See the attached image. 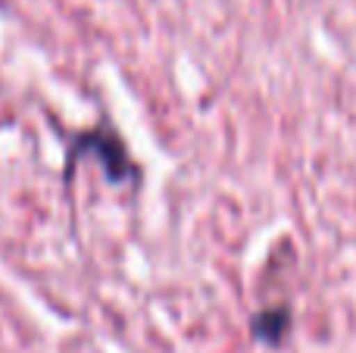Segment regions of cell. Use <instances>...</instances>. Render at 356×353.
<instances>
[{
    "label": "cell",
    "mask_w": 356,
    "mask_h": 353,
    "mask_svg": "<svg viewBox=\"0 0 356 353\" xmlns=\"http://www.w3.org/2000/svg\"><path fill=\"white\" fill-rule=\"evenodd\" d=\"M284 325H288V316H284L282 310H278V313H266L263 319H257V331H259V335H266V338H272V341L282 335Z\"/></svg>",
    "instance_id": "obj_1"
}]
</instances>
